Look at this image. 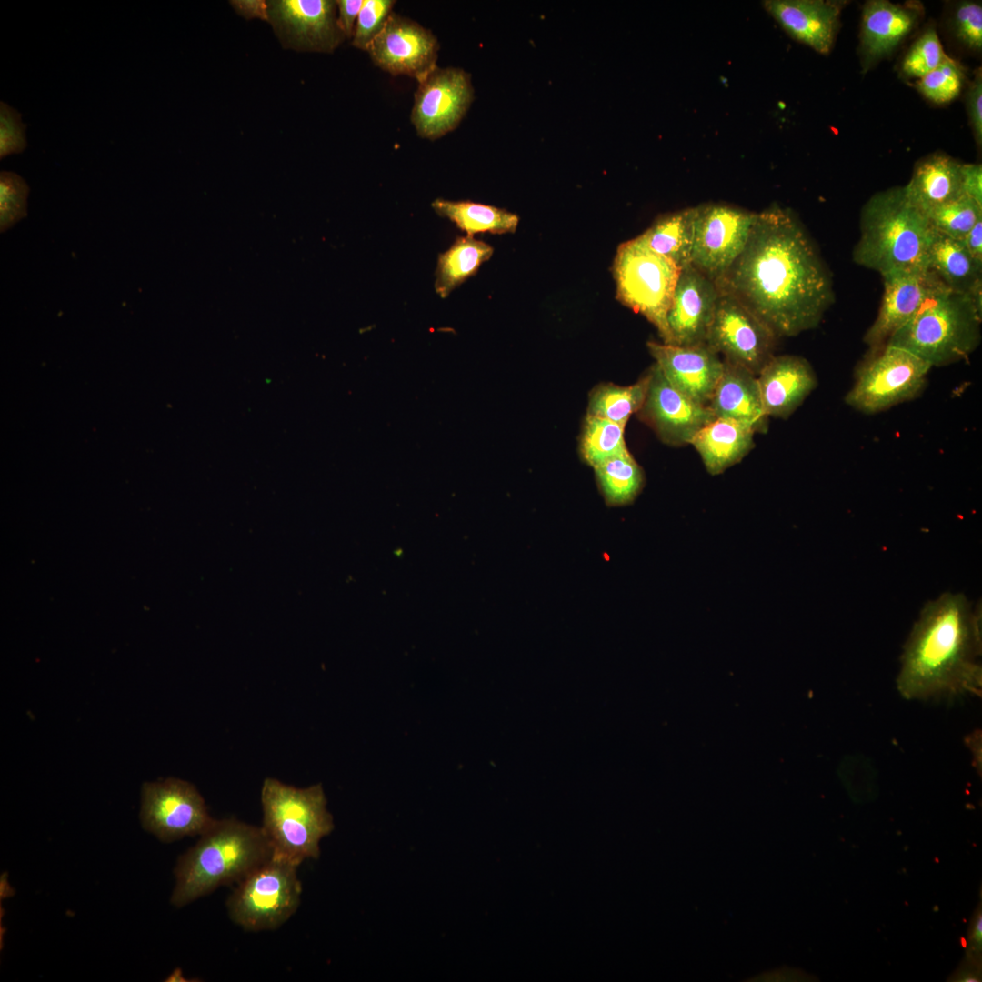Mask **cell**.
<instances>
[{
	"instance_id": "cell-12",
	"label": "cell",
	"mask_w": 982,
	"mask_h": 982,
	"mask_svg": "<svg viewBox=\"0 0 982 982\" xmlns=\"http://www.w3.org/2000/svg\"><path fill=\"white\" fill-rule=\"evenodd\" d=\"M140 817L143 827L163 842L200 836L214 820L196 787L174 777L143 785Z\"/></svg>"
},
{
	"instance_id": "cell-7",
	"label": "cell",
	"mask_w": 982,
	"mask_h": 982,
	"mask_svg": "<svg viewBox=\"0 0 982 982\" xmlns=\"http://www.w3.org/2000/svg\"><path fill=\"white\" fill-rule=\"evenodd\" d=\"M612 271L616 298L644 316L663 343L671 344L667 313L681 269L650 249L639 235L618 246Z\"/></svg>"
},
{
	"instance_id": "cell-16",
	"label": "cell",
	"mask_w": 982,
	"mask_h": 982,
	"mask_svg": "<svg viewBox=\"0 0 982 982\" xmlns=\"http://www.w3.org/2000/svg\"><path fill=\"white\" fill-rule=\"evenodd\" d=\"M268 16L280 39L300 50L333 52L346 37L331 0H277Z\"/></svg>"
},
{
	"instance_id": "cell-26",
	"label": "cell",
	"mask_w": 982,
	"mask_h": 982,
	"mask_svg": "<svg viewBox=\"0 0 982 982\" xmlns=\"http://www.w3.org/2000/svg\"><path fill=\"white\" fill-rule=\"evenodd\" d=\"M928 270L953 292L969 294L982 284V266L973 260L962 242L937 231L929 249Z\"/></svg>"
},
{
	"instance_id": "cell-42",
	"label": "cell",
	"mask_w": 982,
	"mask_h": 982,
	"mask_svg": "<svg viewBox=\"0 0 982 982\" xmlns=\"http://www.w3.org/2000/svg\"><path fill=\"white\" fill-rule=\"evenodd\" d=\"M336 2L339 11L338 24L346 37L350 38L354 35L355 22L357 20L364 0H339Z\"/></svg>"
},
{
	"instance_id": "cell-3",
	"label": "cell",
	"mask_w": 982,
	"mask_h": 982,
	"mask_svg": "<svg viewBox=\"0 0 982 982\" xmlns=\"http://www.w3.org/2000/svg\"><path fill=\"white\" fill-rule=\"evenodd\" d=\"M935 229L907 199L904 186L874 194L863 205L853 261L881 276L928 270Z\"/></svg>"
},
{
	"instance_id": "cell-10",
	"label": "cell",
	"mask_w": 982,
	"mask_h": 982,
	"mask_svg": "<svg viewBox=\"0 0 982 982\" xmlns=\"http://www.w3.org/2000/svg\"><path fill=\"white\" fill-rule=\"evenodd\" d=\"M757 213L727 204L695 206L691 265L715 283L742 253Z\"/></svg>"
},
{
	"instance_id": "cell-11",
	"label": "cell",
	"mask_w": 982,
	"mask_h": 982,
	"mask_svg": "<svg viewBox=\"0 0 982 982\" xmlns=\"http://www.w3.org/2000/svg\"><path fill=\"white\" fill-rule=\"evenodd\" d=\"M778 337L755 313L733 296L719 290L706 344L723 359L756 376L775 356Z\"/></svg>"
},
{
	"instance_id": "cell-33",
	"label": "cell",
	"mask_w": 982,
	"mask_h": 982,
	"mask_svg": "<svg viewBox=\"0 0 982 982\" xmlns=\"http://www.w3.org/2000/svg\"><path fill=\"white\" fill-rule=\"evenodd\" d=\"M926 215L935 231L952 239L962 240L982 218V205L962 195L932 209Z\"/></svg>"
},
{
	"instance_id": "cell-41",
	"label": "cell",
	"mask_w": 982,
	"mask_h": 982,
	"mask_svg": "<svg viewBox=\"0 0 982 982\" xmlns=\"http://www.w3.org/2000/svg\"><path fill=\"white\" fill-rule=\"evenodd\" d=\"M961 185L963 195L982 205V165L980 164L961 165Z\"/></svg>"
},
{
	"instance_id": "cell-40",
	"label": "cell",
	"mask_w": 982,
	"mask_h": 982,
	"mask_svg": "<svg viewBox=\"0 0 982 982\" xmlns=\"http://www.w3.org/2000/svg\"><path fill=\"white\" fill-rule=\"evenodd\" d=\"M967 114L977 144H982V75L980 68L969 86L967 95Z\"/></svg>"
},
{
	"instance_id": "cell-1",
	"label": "cell",
	"mask_w": 982,
	"mask_h": 982,
	"mask_svg": "<svg viewBox=\"0 0 982 982\" xmlns=\"http://www.w3.org/2000/svg\"><path fill=\"white\" fill-rule=\"evenodd\" d=\"M777 337L817 327L835 300L833 280L797 215L777 204L757 213L739 256L716 282Z\"/></svg>"
},
{
	"instance_id": "cell-35",
	"label": "cell",
	"mask_w": 982,
	"mask_h": 982,
	"mask_svg": "<svg viewBox=\"0 0 982 982\" xmlns=\"http://www.w3.org/2000/svg\"><path fill=\"white\" fill-rule=\"evenodd\" d=\"M948 55L934 28H928L912 44L901 63L907 78L920 79L937 67Z\"/></svg>"
},
{
	"instance_id": "cell-36",
	"label": "cell",
	"mask_w": 982,
	"mask_h": 982,
	"mask_svg": "<svg viewBox=\"0 0 982 982\" xmlns=\"http://www.w3.org/2000/svg\"><path fill=\"white\" fill-rule=\"evenodd\" d=\"M29 186L14 172L0 174V229L5 232L27 215Z\"/></svg>"
},
{
	"instance_id": "cell-20",
	"label": "cell",
	"mask_w": 982,
	"mask_h": 982,
	"mask_svg": "<svg viewBox=\"0 0 982 982\" xmlns=\"http://www.w3.org/2000/svg\"><path fill=\"white\" fill-rule=\"evenodd\" d=\"M847 2L832 0H767V12L795 40L821 55L835 43L842 8Z\"/></svg>"
},
{
	"instance_id": "cell-31",
	"label": "cell",
	"mask_w": 982,
	"mask_h": 982,
	"mask_svg": "<svg viewBox=\"0 0 982 982\" xmlns=\"http://www.w3.org/2000/svg\"><path fill=\"white\" fill-rule=\"evenodd\" d=\"M604 498L609 506L632 503L644 485V474L630 455L616 456L594 466Z\"/></svg>"
},
{
	"instance_id": "cell-17",
	"label": "cell",
	"mask_w": 982,
	"mask_h": 982,
	"mask_svg": "<svg viewBox=\"0 0 982 982\" xmlns=\"http://www.w3.org/2000/svg\"><path fill=\"white\" fill-rule=\"evenodd\" d=\"M881 276L884 291L879 311L863 337L870 349L884 346L930 296L946 288L929 270L891 272Z\"/></svg>"
},
{
	"instance_id": "cell-34",
	"label": "cell",
	"mask_w": 982,
	"mask_h": 982,
	"mask_svg": "<svg viewBox=\"0 0 982 982\" xmlns=\"http://www.w3.org/2000/svg\"><path fill=\"white\" fill-rule=\"evenodd\" d=\"M965 74L956 60L947 56L937 67L917 82V89L936 104H947L956 99L963 87Z\"/></svg>"
},
{
	"instance_id": "cell-4",
	"label": "cell",
	"mask_w": 982,
	"mask_h": 982,
	"mask_svg": "<svg viewBox=\"0 0 982 982\" xmlns=\"http://www.w3.org/2000/svg\"><path fill=\"white\" fill-rule=\"evenodd\" d=\"M272 856L261 827L214 819L175 867L171 903L181 907L219 887L239 883Z\"/></svg>"
},
{
	"instance_id": "cell-30",
	"label": "cell",
	"mask_w": 982,
	"mask_h": 982,
	"mask_svg": "<svg viewBox=\"0 0 982 982\" xmlns=\"http://www.w3.org/2000/svg\"><path fill=\"white\" fill-rule=\"evenodd\" d=\"M650 375L646 373L630 386L606 384L590 396L588 415L626 426L630 416L638 413L646 397Z\"/></svg>"
},
{
	"instance_id": "cell-9",
	"label": "cell",
	"mask_w": 982,
	"mask_h": 982,
	"mask_svg": "<svg viewBox=\"0 0 982 982\" xmlns=\"http://www.w3.org/2000/svg\"><path fill=\"white\" fill-rule=\"evenodd\" d=\"M932 366L895 346L870 349L859 365L846 403L864 414H876L917 397Z\"/></svg>"
},
{
	"instance_id": "cell-29",
	"label": "cell",
	"mask_w": 982,
	"mask_h": 982,
	"mask_svg": "<svg viewBox=\"0 0 982 982\" xmlns=\"http://www.w3.org/2000/svg\"><path fill=\"white\" fill-rule=\"evenodd\" d=\"M431 206L439 216L449 219L468 236L477 233H514L519 223L518 215L514 213L468 200L437 198Z\"/></svg>"
},
{
	"instance_id": "cell-13",
	"label": "cell",
	"mask_w": 982,
	"mask_h": 982,
	"mask_svg": "<svg viewBox=\"0 0 982 982\" xmlns=\"http://www.w3.org/2000/svg\"><path fill=\"white\" fill-rule=\"evenodd\" d=\"M474 89L468 73L436 66L415 94L411 121L417 135L435 140L454 130L468 110Z\"/></svg>"
},
{
	"instance_id": "cell-14",
	"label": "cell",
	"mask_w": 982,
	"mask_h": 982,
	"mask_svg": "<svg viewBox=\"0 0 982 982\" xmlns=\"http://www.w3.org/2000/svg\"><path fill=\"white\" fill-rule=\"evenodd\" d=\"M438 49V41L430 30L392 12L367 52L382 70L419 83L437 66Z\"/></svg>"
},
{
	"instance_id": "cell-28",
	"label": "cell",
	"mask_w": 982,
	"mask_h": 982,
	"mask_svg": "<svg viewBox=\"0 0 982 982\" xmlns=\"http://www.w3.org/2000/svg\"><path fill=\"white\" fill-rule=\"evenodd\" d=\"M493 252L490 245L473 236L456 237L452 246L438 256L435 280L436 294L441 298L447 297L474 276Z\"/></svg>"
},
{
	"instance_id": "cell-37",
	"label": "cell",
	"mask_w": 982,
	"mask_h": 982,
	"mask_svg": "<svg viewBox=\"0 0 982 982\" xmlns=\"http://www.w3.org/2000/svg\"><path fill=\"white\" fill-rule=\"evenodd\" d=\"M395 3L393 0H364L353 35L354 46L367 51L392 14Z\"/></svg>"
},
{
	"instance_id": "cell-27",
	"label": "cell",
	"mask_w": 982,
	"mask_h": 982,
	"mask_svg": "<svg viewBox=\"0 0 982 982\" xmlns=\"http://www.w3.org/2000/svg\"><path fill=\"white\" fill-rule=\"evenodd\" d=\"M695 206L659 216L640 236L680 269L691 265Z\"/></svg>"
},
{
	"instance_id": "cell-39",
	"label": "cell",
	"mask_w": 982,
	"mask_h": 982,
	"mask_svg": "<svg viewBox=\"0 0 982 982\" xmlns=\"http://www.w3.org/2000/svg\"><path fill=\"white\" fill-rule=\"evenodd\" d=\"M26 125L21 114L5 102H0V158L23 152L27 146Z\"/></svg>"
},
{
	"instance_id": "cell-32",
	"label": "cell",
	"mask_w": 982,
	"mask_h": 982,
	"mask_svg": "<svg viewBox=\"0 0 982 982\" xmlns=\"http://www.w3.org/2000/svg\"><path fill=\"white\" fill-rule=\"evenodd\" d=\"M626 426L587 415L581 437V454L593 467L616 456L630 455L624 437Z\"/></svg>"
},
{
	"instance_id": "cell-43",
	"label": "cell",
	"mask_w": 982,
	"mask_h": 982,
	"mask_svg": "<svg viewBox=\"0 0 982 982\" xmlns=\"http://www.w3.org/2000/svg\"><path fill=\"white\" fill-rule=\"evenodd\" d=\"M960 241L973 260L982 266V218Z\"/></svg>"
},
{
	"instance_id": "cell-21",
	"label": "cell",
	"mask_w": 982,
	"mask_h": 982,
	"mask_svg": "<svg viewBox=\"0 0 982 982\" xmlns=\"http://www.w3.org/2000/svg\"><path fill=\"white\" fill-rule=\"evenodd\" d=\"M757 377L768 417L787 419L817 386L811 365L793 355L773 356Z\"/></svg>"
},
{
	"instance_id": "cell-38",
	"label": "cell",
	"mask_w": 982,
	"mask_h": 982,
	"mask_svg": "<svg viewBox=\"0 0 982 982\" xmlns=\"http://www.w3.org/2000/svg\"><path fill=\"white\" fill-rule=\"evenodd\" d=\"M952 27L957 38L965 46L973 51H980L982 48L981 2L957 3L952 14Z\"/></svg>"
},
{
	"instance_id": "cell-22",
	"label": "cell",
	"mask_w": 982,
	"mask_h": 982,
	"mask_svg": "<svg viewBox=\"0 0 982 982\" xmlns=\"http://www.w3.org/2000/svg\"><path fill=\"white\" fill-rule=\"evenodd\" d=\"M919 16L914 5L887 0L866 2L859 46L863 62L870 65L889 55L916 27Z\"/></svg>"
},
{
	"instance_id": "cell-19",
	"label": "cell",
	"mask_w": 982,
	"mask_h": 982,
	"mask_svg": "<svg viewBox=\"0 0 982 982\" xmlns=\"http://www.w3.org/2000/svg\"><path fill=\"white\" fill-rule=\"evenodd\" d=\"M718 296L716 284L692 265L681 269L667 313L670 345L705 344Z\"/></svg>"
},
{
	"instance_id": "cell-23",
	"label": "cell",
	"mask_w": 982,
	"mask_h": 982,
	"mask_svg": "<svg viewBox=\"0 0 982 982\" xmlns=\"http://www.w3.org/2000/svg\"><path fill=\"white\" fill-rule=\"evenodd\" d=\"M724 366L707 405L716 417L727 418L766 433L768 416L765 413L757 377L747 369L723 359Z\"/></svg>"
},
{
	"instance_id": "cell-24",
	"label": "cell",
	"mask_w": 982,
	"mask_h": 982,
	"mask_svg": "<svg viewBox=\"0 0 982 982\" xmlns=\"http://www.w3.org/2000/svg\"><path fill=\"white\" fill-rule=\"evenodd\" d=\"M962 163L944 153L919 160L909 182L904 185L907 199L926 215L932 209L963 195Z\"/></svg>"
},
{
	"instance_id": "cell-15",
	"label": "cell",
	"mask_w": 982,
	"mask_h": 982,
	"mask_svg": "<svg viewBox=\"0 0 982 982\" xmlns=\"http://www.w3.org/2000/svg\"><path fill=\"white\" fill-rule=\"evenodd\" d=\"M646 400L638 411L642 421L666 444L689 445L694 436L716 418L707 406L698 404L673 386L655 364Z\"/></svg>"
},
{
	"instance_id": "cell-44",
	"label": "cell",
	"mask_w": 982,
	"mask_h": 982,
	"mask_svg": "<svg viewBox=\"0 0 982 982\" xmlns=\"http://www.w3.org/2000/svg\"><path fill=\"white\" fill-rule=\"evenodd\" d=\"M236 12L246 18L269 20L268 5L263 0H237L231 2Z\"/></svg>"
},
{
	"instance_id": "cell-18",
	"label": "cell",
	"mask_w": 982,
	"mask_h": 982,
	"mask_svg": "<svg viewBox=\"0 0 982 982\" xmlns=\"http://www.w3.org/2000/svg\"><path fill=\"white\" fill-rule=\"evenodd\" d=\"M667 381L695 402L707 406L723 371V359L706 343L676 346L647 342Z\"/></svg>"
},
{
	"instance_id": "cell-6",
	"label": "cell",
	"mask_w": 982,
	"mask_h": 982,
	"mask_svg": "<svg viewBox=\"0 0 982 982\" xmlns=\"http://www.w3.org/2000/svg\"><path fill=\"white\" fill-rule=\"evenodd\" d=\"M260 798L261 828L270 844L272 856L297 866L307 858H318L320 841L335 827L322 785L299 788L266 777Z\"/></svg>"
},
{
	"instance_id": "cell-2",
	"label": "cell",
	"mask_w": 982,
	"mask_h": 982,
	"mask_svg": "<svg viewBox=\"0 0 982 982\" xmlns=\"http://www.w3.org/2000/svg\"><path fill=\"white\" fill-rule=\"evenodd\" d=\"M981 610L961 593L923 606L905 644L897 686L907 699L980 695Z\"/></svg>"
},
{
	"instance_id": "cell-45",
	"label": "cell",
	"mask_w": 982,
	"mask_h": 982,
	"mask_svg": "<svg viewBox=\"0 0 982 982\" xmlns=\"http://www.w3.org/2000/svg\"><path fill=\"white\" fill-rule=\"evenodd\" d=\"M972 939H973L974 943H976L977 945H978V944H979V946L981 945V940H982V917H981L980 913L977 916V918H976V921H975L974 929H973V932H972Z\"/></svg>"
},
{
	"instance_id": "cell-25",
	"label": "cell",
	"mask_w": 982,
	"mask_h": 982,
	"mask_svg": "<svg viewBox=\"0 0 982 982\" xmlns=\"http://www.w3.org/2000/svg\"><path fill=\"white\" fill-rule=\"evenodd\" d=\"M756 432L737 421L716 417L690 441L706 471L716 476L740 462L753 448Z\"/></svg>"
},
{
	"instance_id": "cell-5",
	"label": "cell",
	"mask_w": 982,
	"mask_h": 982,
	"mask_svg": "<svg viewBox=\"0 0 982 982\" xmlns=\"http://www.w3.org/2000/svg\"><path fill=\"white\" fill-rule=\"evenodd\" d=\"M982 305L969 294L943 288L930 296L886 344L906 349L932 367L963 360L981 341Z\"/></svg>"
},
{
	"instance_id": "cell-8",
	"label": "cell",
	"mask_w": 982,
	"mask_h": 982,
	"mask_svg": "<svg viewBox=\"0 0 982 982\" xmlns=\"http://www.w3.org/2000/svg\"><path fill=\"white\" fill-rule=\"evenodd\" d=\"M298 866L271 856L242 881L228 897L231 920L246 931L273 930L297 910L302 885Z\"/></svg>"
}]
</instances>
